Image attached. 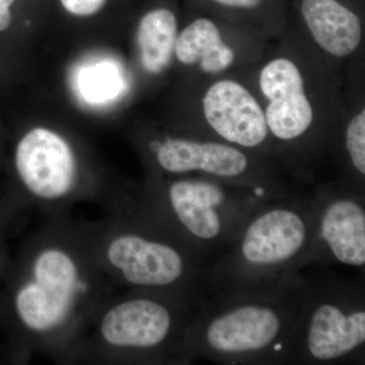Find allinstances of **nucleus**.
I'll list each match as a JSON object with an SVG mask.
<instances>
[{
  "label": "nucleus",
  "mask_w": 365,
  "mask_h": 365,
  "mask_svg": "<svg viewBox=\"0 0 365 365\" xmlns=\"http://www.w3.org/2000/svg\"><path fill=\"white\" fill-rule=\"evenodd\" d=\"M281 162L304 186L332 160L342 116L344 71L326 63L288 26L245 72Z\"/></svg>",
  "instance_id": "obj_1"
},
{
  "label": "nucleus",
  "mask_w": 365,
  "mask_h": 365,
  "mask_svg": "<svg viewBox=\"0 0 365 365\" xmlns=\"http://www.w3.org/2000/svg\"><path fill=\"white\" fill-rule=\"evenodd\" d=\"M103 271L91 232L56 227L34 237L26 275L14 307L33 347L66 349L78 344L105 302Z\"/></svg>",
  "instance_id": "obj_2"
},
{
  "label": "nucleus",
  "mask_w": 365,
  "mask_h": 365,
  "mask_svg": "<svg viewBox=\"0 0 365 365\" xmlns=\"http://www.w3.org/2000/svg\"><path fill=\"white\" fill-rule=\"evenodd\" d=\"M306 277L269 287L212 292L197 307L185 340V364H285Z\"/></svg>",
  "instance_id": "obj_3"
},
{
  "label": "nucleus",
  "mask_w": 365,
  "mask_h": 365,
  "mask_svg": "<svg viewBox=\"0 0 365 365\" xmlns=\"http://www.w3.org/2000/svg\"><path fill=\"white\" fill-rule=\"evenodd\" d=\"M313 189L262 204L206 267L209 294L269 287L299 277L313 248Z\"/></svg>",
  "instance_id": "obj_4"
},
{
  "label": "nucleus",
  "mask_w": 365,
  "mask_h": 365,
  "mask_svg": "<svg viewBox=\"0 0 365 365\" xmlns=\"http://www.w3.org/2000/svg\"><path fill=\"white\" fill-rule=\"evenodd\" d=\"M91 234L103 273L132 292H155L196 306L209 294L206 262L131 204Z\"/></svg>",
  "instance_id": "obj_5"
},
{
  "label": "nucleus",
  "mask_w": 365,
  "mask_h": 365,
  "mask_svg": "<svg viewBox=\"0 0 365 365\" xmlns=\"http://www.w3.org/2000/svg\"><path fill=\"white\" fill-rule=\"evenodd\" d=\"M270 197L202 176H157L131 203L193 250L207 265L227 248L252 213Z\"/></svg>",
  "instance_id": "obj_6"
},
{
  "label": "nucleus",
  "mask_w": 365,
  "mask_h": 365,
  "mask_svg": "<svg viewBox=\"0 0 365 365\" xmlns=\"http://www.w3.org/2000/svg\"><path fill=\"white\" fill-rule=\"evenodd\" d=\"M197 307L172 295L130 290L98 307L88 325L91 345L124 361L185 364V340Z\"/></svg>",
  "instance_id": "obj_7"
},
{
  "label": "nucleus",
  "mask_w": 365,
  "mask_h": 365,
  "mask_svg": "<svg viewBox=\"0 0 365 365\" xmlns=\"http://www.w3.org/2000/svg\"><path fill=\"white\" fill-rule=\"evenodd\" d=\"M364 281L336 276L306 277L285 364H364Z\"/></svg>",
  "instance_id": "obj_8"
},
{
  "label": "nucleus",
  "mask_w": 365,
  "mask_h": 365,
  "mask_svg": "<svg viewBox=\"0 0 365 365\" xmlns=\"http://www.w3.org/2000/svg\"><path fill=\"white\" fill-rule=\"evenodd\" d=\"M146 157L157 176H202L281 198L307 188L283 163L230 144L165 133L146 139Z\"/></svg>",
  "instance_id": "obj_9"
},
{
  "label": "nucleus",
  "mask_w": 365,
  "mask_h": 365,
  "mask_svg": "<svg viewBox=\"0 0 365 365\" xmlns=\"http://www.w3.org/2000/svg\"><path fill=\"white\" fill-rule=\"evenodd\" d=\"M188 79V124L180 133L230 144L283 163L260 101L244 74Z\"/></svg>",
  "instance_id": "obj_10"
},
{
  "label": "nucleus",
  "mask_w": 365,
  "mask_h": 365,
  "mask_svg": "<svg viewBox=\"0 0 365 365\" xmlns=\"http://www.w3.org/2000/svg\"><path fill=\"white\" fill-rule=\"evenodd\" d=\"M271 42L210 14L197 16L180 28L174 66L184 69L188 78L240 76L262 58Z\"/></svg>",
  "instance_id": "obj_11"
},
{
  "label": "nucleus",
  "mask_w": 365,
  "mask_h": 365,
  "mask_svg": "<svg viewBox=\"0 0 365 365\" xmlns=\"http://www.w3.org/2000/svg\"><path fill=\"white\" fill-rule=\"evenodd\" d=\"M316 204L309 265L365 267V194L336 181L312 186Z\"/></svg>",
  "instance_id": "obj_12"
},
{
  "label": "nucleus",
  "mask_w": 365,
  "mask_h": 365,
  "mask_svg": "<svg viewBox=\"0 0 365 365\" xmlns=\"http://www.w3.org/2000/svg\"><path fill=\"white\" fill-rule=\"evenodd\" d=\"M14 167L26 192L43 207H60L78 190V155L68 140L51 129L36 127L21 137Z\"/></svg>",
  "instance_id": "obj_13"
},
{
  "label": "nucleus",
  "mask_w": 365,
  "mask_h": 365,
  "mask_svg": "<svg viewBox=\"0 0 365 365\" xmlns=\"http://www.w3.org/2000/svg\"><path fill=\"white\" fill-rule=\"evenodd\" d=\"M365 54L346 66L342 86V116L334 146L336 182L365 194Z\"/></svg>",
  "instance_id": "obj_14"
},
{
  "label": "nucleus",
  "mask_w": 365,
  "mask_h": 365,
  "mask_svg": "<svg viewBox=\"0 0 365 365\" xmlns=\"http://www.w3.org/2000/svg\"><path fill=\"white\" fill-rule=\"evenodd\" d=\"M180 32L174 11L151 9L141 16L135 32L137 59L146 76L162 78L174 66L175 47Z\"/></svg>",
  "instance_id": "obj_15"
},
{
  "label": "nucleus",
  "mask_w": 365,
  "mask_h": 365,
  "mask_svg": "<svg viewBox=\"0 0 365 365\" xmlns=\"http://www.w3.org/2000/svg\"><path fill=\"white\" fill-rule=\"evenodd\" d=\"M213 9L210 16L260 34L269 41L287 33L288 20L283 14L268 9V0H206Z\"/></svg>",
  "instance_id": "obj_16"
},
{
  "label": "nucleus",
  "mask_w": 365,
  "mask_h": 365,
  "mask_svg": "<svg viewBox=\"0 0 365 365\" xmlns=\"http://www.w3.org/2000/svg\"><path fill=\"white\" fill-rule=\"evenodd\" d=\"M107 0H60L64 9L76 16H91L98 14Z\"/></svg>",
  "instance_id": "obj_17"
},
{
  "label": "nucleus",
  "mask_w": 365,
  "mask_h": 365,
  "mask_svg": "<svg viewBox=\"0 0 365 365\" xmlns=\"http://www.w3.org/2000/svg\"><path fill=\"white\" fill-rule=\"evenodd\" d=\"M16 0H0V32H4L11 25L13 14L11 7Z\"/></svg>",
  "instance_id": "obj_18"
}]
</instances>
